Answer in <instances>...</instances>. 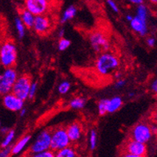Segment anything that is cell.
<instances>
[{"mask_svg":"<svg viewBox=\"0 0 157 157\" xmlns=\"http://www.w3.org/2000/svg\"><path fill=\"white\" fill-rule=\"evenodd\" d=\"M120 65V59L116 55L111 52H103L95 60V68L97 73L102 76H108L116 73Z\"/></svg>","mask_w":157,"mask_h":157,"instance_id":"obj_1","label":"cell"},{"mask_svg":"<svg viewBox=\"0 0 157 157\" xmlns=\"http://www.w3.org/2000/svg\"><path fill=\"white\" fill-rule=\"evenodd\" d=\"M18 52L14 42L6 40L0 46V65L5 69L14 68Z\"/></svg>","mask_w":157,"mask_h":157,"instance_id":"obj_2","label":"cell"},{"mask_svg":"<svg viewBox=\"0 0 157 157\" xmlns=\"http://www.w3.org/2000/svg\"><path fill=\"white\" fill-rule=\"evenodd\" d=\"M71 141L67 134L66 128L58 127L52 132L51 150L55 152L71 146Z\"/></svg>","mask_w":157,"mask_h":157,"instance_id":"obj_3","label":"cell"},{"mask_svg":"<svg viewBox=\"0 0 157 157\" xmlns=\"http://www.w3.org/2000/svg\"><path fill=\"white\" fill-rule=\"evenodd\" d=\"M31 83L32 80L29 75L23 74L20 76H18V78L12 87L11 93L24 101L28 99V94H29Z\"/></svg>","mask_w":157,"mask_h":157,"instance_id":"obj_4","label":"cell"},{"mask_svg":"<svg viewBox=\"0 0 157 157\" xmlns=\"http://www.w3.org/2000/svg\"><path fill=\"white\" fill-rule=\"evenodd\" d=\"M18 78V73L15 68H6L1 74L0 80V95L11 93L12 87Z\"/></svg>","mask_w":157,"mask_h":157,"instance_id":"obj_5","label":"cell"},{"mask_svg":"<svg viewBox=\"0 0 157 157\" xmlns=\"http://www.w3.org/2000/svg\"><path fill=\"white\" fill-rule=\"evenodd\" d=\"M51 139L52 132L49 130H44L39 133L37 138L35 139L33 144L29 148V154H35L42 151L51 150Z\"/></svg>","mask_w":157,"mask_h":157,"instance_id":"obj_6","label":"cell"},{"mask_svg":"<svg viewBox=\"0 0 157 157\" xmlns=\"http://www.w3.org/2000/svg\"><path fill=\"white\" fill-rule=\"evenodd\" d=\"M153 132L151 129V126L144 122L139 123L132 130L131 139L141 144H146L152 138Z\"/></svg>","mask_w":157,"mask_h":157,"instance_id":"obj_7","label":"cell"},{"mask_svg":"<svg viewBox=\"0 0 157 157\" xmlns=\"http://www.w3.org/2000/svg\"><path fill=\"white\" fill-rule=\"evenodd\" d=\"M89 41L92 49L97 53L107 52L110 49V41L101 31H95L89 37Z\"/></svg>","mask_w":157,"mask_h":157,"instance_id":"obj_8","label":"cell"},{"mask_svg":"<svg viewBox=\"0 0 157 157\" xmlns=\"http://www.w3.org/2000/svg\"><path fill=\"white\" fill-rule=\"evenodd\" d=\"M49 6V2L46 0H27L24 2V8L35 17L45 15Z\"/></svg>","mask_w":157,"mask_h":157,"instance_id":"obj_9","label":"cell"},{"mask_svg":"<svg viewBox=\"0 0 157 157\" xmlns=\"http://www.w3.org/2000/svg\"><path fill=\"white\" fill-rule=\"evenodd\" d=\"M52 20L48 15H43L35 17L33 28L38 35H44L48 34L52 29Z\"/></svg>","mask_w":157,"mask_h":157,"instance_id":"obj_10","label":"cell"},{"mask_svg":"<svg viewBox=\"0 0 157 157\" xmlns=\"http://www.w3.org/2000/svg\"><path fill=\"white\" fill-rule=\"evenodd\" d=\"M2 104L10 112H20L23 108L24 101L18 98L12 93H9L2 96Z\"/></svg>","mask_w":157,"mask_h":157,"instance_id":"obj_11","label":"cell"},{"mask_svg":"<svg viewBox=\"0 0 157 157\" xmlns=\"http://www.w3.org/2000/svg\"><path fill=\"white\" fill-rule=\"evenodd\" d=\"M147 148L146 144L129 139L124 145V152L138 156H146Z\"/></svg>","mask_w":157,"mask_h":157,"instance_id":"obj_12","label":"cell"},{"mask_svg":"<svg viewBox=\"0 0 157 157\" xmlns=\"http://www.w3.org/2000/svg\"><path fill=\"white\" fill-rule=\"evenodd\" d=\"M67 134L71 142H77L82 138L83 136V128L81 124L78 122H74L69 124L66 128Z\"/></svg>","mask_w":157,"mask_h":157,"instance_id":"obj_13","label":"cell"},{"mask_svg":"<svg viewBox=\"0 0 157 157\" xmlns=\"http://www.w3.org/2000/svg\"><path fill=\"white\" fill-rule=\"evenodd\" d=\"M130 25L132 29L136 32V33L140 34L141 36H145L147 35V21L138 18L137 16L133 17L132 20L130 22Z\"/></svg>","mask_w":157,"mask_h":157,"instance_id":"obj_14","label":"cell"},{"mask_svg":"<svg viewBox=\"0 0 157 157\" xmlns=\"http://www.w3.org/2000/svg\"><path fill=\"white\" fill-rule=\"evenodd\" d=\"M31 139V136L30 135H26L21 139H19L15 144L11 146V155H17L20 154L24 150L25 147H27V145L29 144Z\"/></svg>","mask_w":157,"mask_h":157,"instance_id":"obj_15","label":"cell"},{"mask_svg":"<svg viewBox=\"0 0 157 157\" xmlns=\"http://www.w3.org/2000/svg\"><path fill=\"white\" fill-rule=\"evenodd\" d=\"M19 15H20L19 19L23 22L25 27H27L28 29H31L33 27L35 16L32 14H31L28 10H27L23 7L19 10Z\"/></svg>","mask_w":157,"mask_h":157,"instance_id":"obj_16","label":"cell"},{"mask_svg":"<svg viewBox=\"0 0 157 157\" xmlns=\"http://www.w3.org/2000/svg\"><path fill=\"white\" fill-rule=\"evenodd\" d=\"M123 106V100L120 96H115L107 99V113H114Z\"/></svg>","mask_w":157,"mask_h":157,"instance_id":"obj_17","label":"cell"},{"mask_svg":"<svg viewBox=\"0 0 157 157\" xmlns=\"http://www.w3.org/2000/svg\"><path fill=\"white\" fill-rule=\"evenodd\" d=\"M55 157H78L76 150L71 146L56 151Z\"/></svg>","mask_w":157,"mask_h":157,"instance_id":"obj_18","label":"cell"},{"mask_svg":"<svg viewBox=\"0 0 157 157\" xmlns=\"http://www.w3.org/2000/svg\"><path fill=\"white\" fill-rule=\"evenodd\" d=\"M76 13H77L76 7H75V6H73V5H71V6H69L63 12L60 22H61L62 23H66V22H67V21L71 20V19L75 16Z\"/></svg>","mask_w":157,"mask_h":157,"instance_id":"obj_19","label":"cell"},{"mask_svg":"<svg viewBox=\"0 0 157 157\" xmlns=\"http://www.w3.org/2000/svg\"><path fill=\"white\" fill-rule=\"evenodd\" d=\"M15 137V131L14 129H10L8 133L5 136L3 140L1 143V148H6L11 146L13 140Z\"/></svg>","mask_w":157,"mask_h":157,"instance_id":"obj_20","label":"cell"},{"mask_svg":"<svg viewBox=\"0 0 157 157\" xmlns=\"http://www.w3.org/2000/svg\"><path fill=\"white\" fill-rule=\"evenodd\" d=\"M86 101L83 98L76 97L71 99L69 103V106L73 109H81L84 108Z\"/></svg>","mask_w":157,"mask_h":157,"instance_id":"obj_21","label":"cell"},{"mask_svg":"<svg viewBox=\"0 0 157 157\" xmlns=\"http://www.w3.org/2000/svg\"><path fill=\"white\" fill-rule=\"evenodd\" d=\"M15 27H16L17 32H18V35H19V37L20 39L24 37L25 35V30H26V27L23 25V22L21 21V19H19V17H17L15 19Z\"/></svg>","mask_w":157,"mask_h":157,"instance_id":"obj_22","label":"cell"},{"mask_svg":"<svg viewBox=\"0 0 157 157\" xmlns=\"http://www.w3.org/2000/svg\"><path fill=\"white\" fill-rule=\"evenodd\" d=\"M138 18L147 21V7L145 5L141 4L139 5L137 7V11H136V15Z\"/></svg>","mask_w":157,"mask_h":157,"instance_id":"obj_23","label":"cell"},{"mask_svg":"<svg viewBox=\"0 0 157 157\" xmlns=\"http://www.w3.org/2000/svg\"><path fill=\"white\" fill-rule=\"evenodd\" d=\"M89 145L91 150H95L96 146H97V133L95 130L92 129L90 132V136H89Z\"/></svg>","mask_w":157,"mask_h":157,"instance_id":"obj_24","label":"cell"},{"mask_svg":"<svg viewBox=\"0 0 157 157\" xmlns=\"http://www.w3.org/2000/svg\"><path fill=\"white\" fill-rule=\"evenodd\" d=\"M71 88V83L69 81L64 80L62 83H60L58 87V91L59 93L61 95H65L69 91Z\"/></svg>","mask_w":157,"mask_h":157,"instance_id":"obj_25","label":"cell"},{"mask_svg":"<svg viewBox=\"0 0 157 157\" xmlns=\"http://www.w3.org/2000/svg\"><path fill=\"white\" fill-rule=\"evenodd\" d=\"M56 152L52 150H48V151H42L39 153H35V154H27L26 157H55Z\"/></svg>","mask_w":157,"mask_h":157,"instance_id":"obj_26","label":"cell"},{"mask_svg":"<svg viewBox=\"0 0 157 157\" xmlns=\"http://www.w3.org/2000/svg\"><path fill=\"white\" fill-rule=\"evenodd\" d=\"M71 45V41L69 39H65V38H62V39H59L58 44V49L59 50L60 52H63L65 50H67V48L70 47Z\"/></svg>","mask_w":157,"mask_h":157,"instance_id":"obj_27","label":"cell"},{"mask_svg":"<svg viewBox=\"0 0 157 157\" xmlns=\"http://www.w3.org/2000/svg\"><path fill=\"white\" fill-rule=\"evenodd\" d=\"M98 112L100 116L107 114V99H101L98 103Z\"/></svg>","mask_w":157,"mask_h":157,"instance_id":"obj_28","label":"cell"},{"mask_svg":"<svg viewBox=\"0 0 157 157\" xmlns=\"http://www.w3.org/2000/svg\"><path fill=\"white\" fill-rule=\"evenodd\" d=\"M36 90H37V83L35 82H32L31 85V87H30L29 94H28V99H33L34 96H35V93H36Z\"/></svg>","mask_w":157,"mask_h":157,"instance_id":"obj_29","label":"cell"},{"mask_svg":"<svg viewBox=\"0 0 157 157\" xmlns=\"http://www.w3.org/2000/svg\"><path fill=\"white\" fill-rule=\"evenodd\" d=\"M11 155V146L6 148H1L0 157H10Z\"/></svg>","mask_w":157,"mask_h":157,"instance_id":"obj_30","label":"cell"},{"mask_svg":"<svg viewBox=\"0 0 157 157\" xmlns=\"http://www.w3.org/2000/svg\"><path fill=\"white\" fill-rule=\"evenodd\" d=\"M107 2H108V6L112 8V10H113L114 12H116V13L119 12V6H118V5L116 4V2H115L114 1H112V0H108Z\"/></svg>","mask_w":157,"mask_h":157,"instance_id":"obj_31","label":"cell"},{"mask_svg":"<svg viewBox=\"0 0 157 157\" xmlns=\"http://www.w3.org/2000/svg\"><path fill=\"white\" fill-rule=\"evenodd\" d=\"M126 84V80L125 79H123V78H120L119 80L116 81V87L120 88V87H123L124 85Z\"/></svg>","mask_w":157,"mask_h":157,"instance_id":"obj_32","label":"cell"},{"mask_svg":"<svg viewBox=\"0 0 157 157\" xmlns=\"http://www.w3.org/2000/svg\"><path fill=\"white\" fill-rule=\"evenodd\" d=\"M147 44L149 47L153 48L155 45V39L153 37H150L147 39Z\"/></svg>","mask_w":157,"mask_h":157,"instance_id":"obj_33","label":"cell"},{"mask_svg":"<svg viewBox=\"0 0 157 157\" xmlns=\"http://www.w3.org/2000/svg\"><path fill=\"white\" fill-rule=\"evenodd\" d=\"M9 131H10V129L7 127H2V128H0V133L2 135H5V136L8 133Z\"/></svg>","mask_w":157,"mask_h":157,"instance_id":"obj_34","label":"cell"},{"mask_svg":"<svg viewBox=\"0 0 157 157\" xmlns=\"http://www.w3.org/2000/svg\"><path fill=\"white\" fill-rule=\"evenodd\" d=\"M151 90H152L153 92L156 93V91H157V80L156 79H155V80L152 82V83H151Z\"/></svg>","mask_w":157,"mask_h":157,"instance_id":"obj_35","label":"cell"},{"mask_svg":"<svg viewBox=\"0 0 157 157\" xmlns=\"http://www.w3.org/2000/svg\"><path fill=\"white\" fill-rule=\"evenodd\" d=\"M121 157H145V156H138V155H131V154H128V153L124 152L121 155Z\"/></svg>","mask_w":157,"mask_h":157,"instance_id":"obj_36","label":"cell"},{"mask_svg":"<svg viewBox=\"0 0 157 157\" xmlns=\"http://www.w3.org/2000/svg\"><path fill=\"white\" fill-rule=\"evenodd\" d=\"M131 2H132V3H134V4L141 5L143 4L144 1H143V0H131Z\"/></svg>","mask_w":157,"mask_h":157,"instance_id":"obj_37","label":"cell"},{"mask_svg":"<svg viewBox=\"0 0 157 157\" xmlns=\"http://www.w3.org/2000/svg\"><path fill=\"white\" fill-rule=\"evenodd\" d=\"M27 114V110L25 109V108H23V109L20 111V116L21 117H24L25 115Z\"/></svg>","mask_w":157,"mask_h":157,"instance_id":"obj_38","label":"cell"},{"mask_svg":"<svg viewBox=\"0 0 157 157\" xmlns=\"http://www.w3.org/2000/svg\"><path fill=\"white\" fill-rule=\"evenodd\" d=\"M65 33V31L63 29H61L59 31V36L60 39H62L63 38V35Z\"/></svg>","mask_w":157,"mask_h":157,"instance_id":"obj_39","label":"cell"},{"mask_svg":"<svg viewBox=\"0 0 157 157\" xmlns=\"http://www.w3.org/2000/svg\"><path fill=\"white\" fill-rule=\"evenodd\" d=\"M126 18H127V20L129 21V22H131V21L132 20V19H133V17L131 15H127Z\"/></svg>","mask_w":157,"mask_h":157,"instance_id":"obj_40","label":"cell"},{"mask_svg":"<svg viewBox=\"0 0 157 157\" xmlns=\"http://www.w3.org/2000/svg\"><path fill=\"white\" fill-rule=\"evenodd\" d=\"M134 95H135L134 92H131V93H129V95H128V96H129V97H133Z\"/></svg>","mask_w":157,"mask_h":157,"instance_id":"obj_41","label":"cell"},{"mask_svg":"<svg viewBox=\"0 0 157 157\" xmlns=\"http://www.w3.org/2000/svg\"><path fill=\"white\" fill-rule=\"evenodd\" d=\"M0 80H1V74H0Z\"/></svg>","mask_w":157,"mask_h":157,"instance_id":"obj_42","label":"cell"},{"mask_svg":"<svg viewBox=\"0 0 157 157\" xmlns=\"http://www.w3.org/2000/svg\"><path fill=\"white\" fill-rule=\"evenodd\" d=\"M0 126H1V123H0Z\"/></svg>","mask_w":157,"mask_h":157,"instance_id":"obj_43","label":"cell"}]
</instances>
